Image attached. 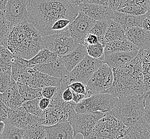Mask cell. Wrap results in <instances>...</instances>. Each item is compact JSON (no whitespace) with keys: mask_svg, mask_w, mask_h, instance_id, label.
Masks as SVG:
<instances>
[{"mask_svg":"<svg viewBox=\"0 0 150 139\" xmlns=\"http://www.w3.org/2000/svg\"><path fill=\"white\" fill-rule=\"evenodd\" d=\"M138 52V51L115 52L104 55V62L112 69L117 68L132 61Z\"/></svg>","mask_w":150,"mask_h":139,"instance_id":"22","label":"cell"},{"mask_svg":"<svg viewBox=\"0 0 150 139\" xmlns=\"http://www.w3.org/2000/svg\"><path fill=\"white\" fill-rule=\"evenodd\" d=\"M144 49H141L133 60L117 68L112 69L113 82L105 93L113 94L118 98L146 92L142 71Z\"/></svg>","mask_w":150,"mask_h":139,"instance_id":"2","label":"cell"},{"mask_svg":"<svg viewBox=\"0 0 150 139\" xmlns=\"http://www.w3.org/2000/svg\"><path fill=\"white\" fill-rule=\"evenodd\" d=\"M17 84L19 93L25 101L42 97V88H34L25 84Z\"/></svg>","mask_w":150,"mask_h":139,"instance_id":"33","label":"cell"},{"mask_svg":"<svg viewBox=\"0 0 150 139\" xmlns=\"http://www.w3.org/2000/svg\"><path fill=\"white\" fill-rule=\"evenodd\" d=\"M98 43H101L104 46V47L105 48V46H106V43H107L106 39H105V36H98Z\"/></svg>","mask_w":150,"mask_h":139,"instance_id":"49","label":"cell"},{"mask_svg":"<svg viewBox=\"0 0 150 139\" xmlns=\"http://www.w3.org/2000/svg\"><path fill=\"white\" fill-rule=\"evenodd\" d=\"M42 36L30 23L23 21L12 27L6 46L15 56L28 60L42 49Z\"/></svg>","mask_w":150,"mask_h":139,"instance_id":"3","label":"cell"},{"mask_svg":"<svg viewBox=\"0 0 150 139\" xmlns=\"http://www.w3.org/2000/svg\"><path fill=\"white\" fill-rule=\"evenodd\" d=\"M145 105V93L121 97L114 108L106 113L114 116L126 126H130L140 121Z\"/></svg>","mask_w":150,"mask_h":139,"instance_id":"4","label":"cell"},{"mask_svg":"<svg viewBox=\"0 0 150 139\" xmlns=\"http://www.w3.org/2000/svg\"><path fill=\"white\" fill-rule=\"evenodd\" d=\"M88 55L87 47L79 43L72 52L61 58L67 70L71 72Z\"/></svg>","mask_w":150,"mask_h":139,"instance_id":"23","label":"cell"},{"mask_svg":"<svg viewBox=\"0 0 150 139\" xmlns=\"http://www.w3.org/2000/svg\"><path fill=\"white\" fill-rule=\"evenodd\" d=\"M69 87L71 88L74 92L86 95L87 97L88 95L87 85H84L82 82H73L69 85Z\"/></svg>","mask_w":150,"mask_h":139,"instance_id":"41","label":"cell"},{"mask_svg":"<svg viewBox=\"0 0 150 139\" xmlns=\"http://www.w3.org/2000/svg\"><path fill=\"white\" fill-rule=\"evenodd\" d=\"M12 25L5 10L0 11V44L5 45Z\"/></svg>","mask_w":150,"mask_h":139,"instance_id":"30","label":"cell"},{"mask_svg":"<svg viewBox=\"0 0 150 139\" xmlns=\"http://www.w3.org/2000/svg\"><path fill=\"white\" fill-rule=\"evenodd\" d=\"M113 19L96 21L90 30V33L95 34L98 36H105L106 31Z\"/></svg>","mask_w":150,"mask_h":139,"instance_id":"36","label":"cell"},{"mask_svg":"<svg viewBox=\"0 0 150 139\" xmlns=\"http://www.w3.org/2000/svg\"><path fill=\"white\" fill-rule=\"evenodd\" d=\"M10 109L4 102L3 94L0 93V121H6Z\"/></svg>","mask_w":150,"mask_h":139,"instance_id":"40","label":"cell"},{"mask_svg":"<svg viewBox=\"0 0 150 139\" xmlns=\"http://www.w3.org/2000/svg\"><path fill=\"white\" fill-rule=\"evenodd\" d=\"M106 42H112L116 40L126 39L125 30L120 23L113 20L105 35Z\"/></svg>","mask_w":150,"mask_h":139,"instance_id":"26","label":"cell"},{"mask_svg":"<svg viewBox=\"0 0 150 139\" xmlns=\"http://www.w3.org/2000/svg\"><path fill=\"white\" fill-rule=\"evenodd\" d=\"M72 21L66 18H60L57 19L51 27V33H52L54 32L60 31L66 29V28L69 27Z\"/></svg>","mask_w":150,"mask_h":139,"instance_id":"39","label":"cell"},{"mask_svg":"<svg viewBox=\"0 0 150 139\" xmlns=\"http://www.w3.org/2000/svg\"><path fill=\"white\" fill-rule=\"evenodd\" d=\"M11 79V71L0 72V93L5 91L9 87Z\"/></svg>","mask_w":150,"mask_h":139,"instance_id":"38","label":"cell"},{"mask_svg":"<svg viewBox=\"0 0 150 139\" xmlns=\"http://www.w3.org/2000/svg\"><path fill=\"white\" fill-rule=\"evenodd\" d=\"M83 3H91L100 6H109V0H84Z\"/></svg>","mask_w":150,"mask_h":139,"instance_id":"46","label":"cell"},{"mask_svg":"<svg viewBox=\"0 0 150 139\" xmlns=\"http://www.w3.org/2000/svg\"><path fill=\"white\" fill-rule=\"evenodd\" d=\"M69 2L75 6H78L80 4L83 3L84 0H68Z\"/></svg>","mask_w":150,"mask_h":139,"instance_id":"50","label":"cell"},{"mask_svg":"<svg viewBox=\"0 0 150 139\" xmlns=\"http://www.w3.org/2000/svg\"><path fill=\"white\" fill-rule=\"evenodd\" d=\"M27 21L42 36L52 33L51 28L60 18L73 21L78 15V6L68 0H27Z\"/></svg>","mask_w":150,"mask_h":139,"instance_id":"1","label":"cell"},{"mask_svg":"<svg viewBox=\"0 0 150 139\" xmlns=\"http://www.w3.org/2000/svg\"><path fill=\"white\" fill-rule=\"evenodd\" d=\"M24 129L16 127L13 125L5 123L2 139H24Z\"/></svg>","mask_w":150,"mask_h":139,"instance_id":"35","label":"cell"},{"mask_svg":"<svg viewBox=\"0 0 150 139\" xmlns=\"http://www.w3.org/2000/svg\"><path fill=\"white\" fill-rule=\"evenodd\" d=\"M98 43V36L95 34L92 33H88L84 39L83 45L87 46L89 45H93Z\"/></svg>","mask_w":150,"mask_h":139,"instance_id":"43","label":"cell"},{"mask_svg":"<svg viewBox=\"0 0 150 139\" xmlns=\"http://www.w3.org/2000/svg\"><path fill=\"white\" fill-rule=\"evenodd\" d=\"M127 126L114 116L105 115L97 122L87 139H125Z\"/></svg>","mask_w":150,"mask_h":139,"instance_id":"5","label":"cell"},{"mask_svg":"<svg viewBox=\"0 0 150 139\" xmlns=\"http://www.w3.org/2000/svg\"><path fill=\"white\" fill-rule=\"evenodd\" d=\"M118 99L115 95L108 93L93 94L80 103H75L74 109L78 113L100 111L106 113L114 108Z\"/></svg>","mask_w":150,"mask_h":139,"instance_id":"7","label":"cell"},{"mask_svg":"<svg viewBox=\"0 0 150 139\" xmlns=\"http://www.w3.org/2000/svg\"><path fill=\"white\" fill-rule=\"evenodd\" d=\"M86 47L88 54L89 56L104 61V47L101 43H98L95 45H87Z\"/></svg>","mask_w":150,"mask_h":139,"instance_id":"37","label":"cell"},{"mask_svg":"<svg viewBox=\"0 0 150 139\" xmlns=\"http://www.w3.org/2000/svg\"><path fill=\"white\" fill-rule=\"evenodd\" d=\"M27 0H8L5 10L12 26L23 21H27Z\"/></svg>","mask_w":150,"mask_h":139,"instance_id":"14","label":"cell"},{"mask_svg":"<svg viewBox=\"0 0 150 139\" xmlns=\"http://www.w3.org/2000/svg\"><path fill=\"white\" fill-rule=\"evenodd\" d=\"M74 104L73 101L71 102L64 101L57 106H49L47 109L44 110L45 118L43 125L50 126L61 121L69 120L71 112L74 110Z\"/></svg>","mask_w":150,"mask_h":139,"instance_id":"11","label":"cell"},{"mask_svg":"<svg viewBox=\"0 0 150 139\" xmlns=\"http://www.w3.org/2000/svg\"><path fill=\"white\" fill-rule=\"evenodd\" d=\"M73 91L71 88L68 87L64 91L62 94V98L66 102H71L73 100Z\"/></svg>","mask_w":150,"mask_h":139,"instance_id":"44","label":"cell"},{"mask_svg":"<svg viewBox=\"0 0 150 139\" xmlns=\"http://www.w3.org/2000/svg\"><path fill=\"white\" fill-rule=\"evenodd\" d=\"M65 79L58 78L50 76L47 73L40 72L34 67L32 79L28 86L34 88H43L48 86L58 87Z\"/></svg>","mask_w":150,"mask_h":139,"instance_id":"21","label":"cell"},{"mask_svg":"<svg viewBox=\"0 0 150 139\" xmlns=\"http://www.w3.org/2000/svg\"><path fill=\"white\" fill-rule=\"evenodd\" d=\"M79 12H83L95 21L112 19L114 10L110 6L82 3L78 6Z\"/></svg>","mask_w":150,"mask_h":139,"instance_id":"16","label":"cell"},{"mask_svg":"<svg viewBox=\"0 0 150 139\" xmlns=\"http://www.w3.org/2000/svg\"><path fill=\"white\" fill-rule=\"evenodd\" d=\"M146 17L150 21V3L149 4V6H148V10L147 11L146 13Z\"/></svg>","mask_w":150,"mask_h":139,"instance_id":"54","label":"cell"},{"mask_svg":"<svg viewBox=\"0 0 150 139\" xmlns=\"http://www.w3.org/2000/svg\"><path fill=\"white\" fill-rule=\"evenodd\" d=\"M127 39L138 47L139 49L150 48V31L143 27H130L125 30Z\"/></svg>","mask_w":150,"mask_h":139,"instance_id":"18","label":"cell"},{"mask_svg":"<svg viewBox=\"0 0 150 139\" xmlns=\"http://www.w3.org/2000/svg\"><path fill=\"white\" fill-rule=\"evenodd\" d=\"M79 44L71 35L68 27L64 30L42 36V49H48L51 52H56L59 57L69 54Z\"/></svg>","mask_w":150,"mask_h":139,"instance_id":"6","label":"cell"},{"mask_svg":"<svg viewBox=\"0 0 150 139\" xmlns=\"http://www.w3.org/2000/svg\"><path fill=\"white\" fill-rule=\"evenodd\" d=\"M145 18V14L143 15H132L114 10L112 19L120 23L126 30L129 28L135 26L143 27V23Z\"/></svg>","mask_w":150,"mask_h":139,"instance_id":"24","label":"cell"},{"mask_svg":"<svg viewBox=\"0 0 150 139\" xmlns=\"http://www.w3.org/2000/svg\"><path fill=\"white\" fill-rule=\"evenodd\" d=\"M44 126L47 139H74V130L69 121L63 120L50 126Z\"/></svg>","mask_w":150,"mask_h":139,"instance_id":"17","label":"cell"},{"mask_svg":"<svg viewBox=\"0 0 150 139\" xmlns=\"http://www.w3.org/2000/svg\"><path fill=\"white\" fill-rule=\"evenodd\" d=\"M149 0H109V6L113 10L132 15L146 14Z\"/></svg>","mask_w":150,"mask_h":139,"instance_id":"13","label":"cell"},{"mask_svg":"<svg viewBox=\"0 0 150 139\" xmlns=\"http://www.w3.org/2000/svg\"><path fill=\"white\" fill-rule=\"evenodd\" d=\"M50 101H51V100L48 99V98L44 97H41L39 101V106L40 109L42 110H45V109H47L50 105Z\"/></svg>","mask_w":150,"mask_h":139,"instance_id":"45","label":"cell"},{"mask_svg":"<svg viewBox=\"0 0 150 139\" xmlns=\"http://www.w3.org/2000/svg\"><path fill=\"white\" fill-rule=\"evenodd\" d=\"M145 96L146 99V103H150V90L145 93Z\"/></svg>","mask_w":150,"mask_h":139,"instance_id":"53","label":"cell"},{"mask_svg":"<svg viewBox=\"0 0 150 139\" xmlns=\"http://www.w3.org/2000/svg\"><path fill=\"white\" fill-rule=\"evenodd\" d=\"M149 1H150V0H149Z\"/></svg>","mask_w":150,"mask_h":139,"instance_id":"55","label":"cell"},{"mask_svg":"<svg viewBox=\"0 0 150 139\" xmlns=\"http://www.w3.org/2000/svg\"><path fill=\"white\" fill-rule=\"evenodd\" d=\"M58 57L57 52H52L48 49H42L40 50L33 58L28 61L32 65L40 64L49 63L55 60Z\"/></svg>","mask_w":150,"mask_h":139,"instance_id":"27","label":"cell"},{"mask_svg":"<svg viewBox=\"0 0 150 139\" xmlns=\"http://www.w3.org/2000/svg\"><path fill=\"white\" fill-rule=\"evenodd\" d=\"M47 139V133L43 125L36 122L24 128V139Z\"/></svg>","mask_w":150,"mask_h":139,"instance_id":"28","label":"cell"},{"mask_svg":"<svg viewBox=\"0 0 150 139\" xmlns=\"http://www.w3.org/2000/svg\"><path fill=\"white\" fill-rule=\"evenodd\" d=\"M142 71L146 91L150 90V48L144 49Z\"/></svg>","mask_w":150,"mask_h":139,"instance_id":"34","label":"cell"},{"mask_svg":"<svg viewBox=\"0 0 150 139\" xmlns=\"http://www.w3.org/2000/svg\"><path fill=\"white\" fill-rule=\"evenodd\" d=\"M38 122L35 116L32 115L23 106L17 109H10L8 117L5 123L12 124L16 127L24 129Z\"/></svg>","mask_w":150,"mask_h":139,"instance_id":"15","label":"cell"},{"mask_svg":"<svg viewBox=\"0 0 150 139\" xmlns=\"http://www.w3.org/2000/svg\"><path fill=\"white\" fill-rule=\"evenodd\" d=\"M57 91V87L52 86H45L42 88V97L51 99Z\"/></svg>","mask_w":150,"mask_h":139,"instance_id":"42","label":"cell"},{"mask_svg":"<svg viewBox=\"0 0 150 139\" xmlns=\"http://www.w3.org/2000/svg\"><path fill=\"white\" fill-rule=\"evenodd\" d=\"M105 115V113L100 111L78 113L73 110L69 121L74 130V138L80 133L84 139H87L93 130L97 122Z\"/></svg>","mask_w":150,"mask_h":139,"instance_id":"8","label":"cell"},{"mask_svg":"<svg viewBox=\"0 0 150 139\" xmlns=\"http://www.w3.org/2000/svg\"><path fill=\"white\" fill-rule=\"evenodd\" d=\"M135 125L145 139H150V103H146L142 117Z\"/></svg>","mask_w":150,"mask_h":139,"instance_id":"32","label":"cell"},{"mask_svg":"<svg viewBox=\"0 0 150 139\" xmlns=\"http://www.w3.org/2000/svg\"><path fill=\"white\" fill-rule=\"evenodd\" d=\"M95 21L84 13L79 12L76 17L68 27L71 35L79 43L83 45L86 36L89 33Z\"/></svg>","mask_w":150,"mask_h":139,"instance_id":"12","label":"cell"},{"mask_svg":"<svg viewBox=\"0 0 150 139\" xmlns=\"http://www.w3.org/2000/svg\"><path fill=\"white\" fill-rule=\"evenodd\" d=\"M139 50V48L138 47L126 38L106 43L104 48V55L115 52H128Z\"/></svg>","mask_w":150,"mask_h":139,"instance_id":"25","label":"cell"},{"mask_svg":"<svg viewBox=\"0 0 150 139\" xmlns=\"http://www.w3.org/2000/svg\"><path fill=\"white\" fill-rule=\"evenodd\" d=\"M34 67L40 72L47 73L56 78L62 79L69 78V72L64 66L62 58L59 56L50 63L37 64Z\"/></svg>","mask_w":150,"mask_h":139,"instance_id":"19","label":"cell"},{"mask_svg":"<svg viewBox=\"0 0 150 139\" xmlns=\"http://www.w3.org/2000/svg\"><path fill=\"white\" fill-rule=\"evenodd\" d=\"M8 1V0H0V11L5 10Z\"/></svg>","mask_w":150,"mask_h":139,"instance_id":"51","label":"cell"},{"mask_svg":"<svg viewBox=\"0 0 150 139\" xmlns=\"http://www.w3.org/2000/svg\"><path fill=\"white\" fill-rule=\"evenodd\" d=\"M5 127V123L4 121H0V137L2 138V133H3L4 128Z\"/></svg>","mask_w":150,"mask_h":139,"instance_id":"52","label":"cell"},{"mask_svg":"<svg viewBox=\"0 0 150 139\" xmlns=\"http://www.w3.org/2000/svg\"><path fill=\"white\" fill-rule=\"evenodd\" d=\"M112 69L104 63L93 73L87 84L88 95L105 93L111 87L113 82Z\"/></svg>","mask_w":150,"mask_h":139,"instance_id":"9","label":"cell"},{"mask_svg":"<svg viewBox=\"0 0 150 139\" xmlns=\"http://www.w3.org/2000/svg\"><path fill=\"white\" fill-rule=\"evenodd\" d=\"M14 55L6 46L0 44V72L11 71Z\"/></svg>","mask_w":150,"mask_h":139,"instance_id":"31","label":"cell"},{"mask_svg":"<svg viewBox=\"0 0 150 139\" xmlns=\"http://www.w3.org/2000/svg\"><path fill=\"white\" fill-rule=\"evenodd\" d=\"M104 63L102 60L91 57L88 55L69 72L70 84L73 82H79L87 85L93 73Z\"/></svg>","mask_w":150,"mask_h":139,"instance_id":"10","label":"cell"},{"mask_svg":"<svg viewBox=\"0 0 150 139\" xmlns=\"http://www.w3.org/2000/svg\"><path fill=\"white\" fill-rule=\"evenodd\" d=\"M2 94L5 103L10 109H17L25 102L19 93L17 83L13 79H11L9 87Z\"/></svg>","mask_w":150,"mask_h":139,"instance_id":"20","label":"cell"},{"mask_svg":"<svg viewBox=\"0 0 150 139\" xmlns=\"http://www.w3.org/2000/svg\"><path fill=\"white\" fill-rule=\"evenodd\" d=\"M41 97H39L25 101L23 106L30 113L36 117L39 123L43 125L45 116L44 110H42L40 108L39 101Z\"/></svg>","mask_w":150,"mask_h":139,"instance_id":"29","label":"cell"},{"mask_svg":"<svg viewBox=\"0 0 150 139\" xmlns=\"http://www.w3.org/2000/svg\"><path fill=\"white\" fill-rule=\"evenodd\" d=\"M86 97V95L78 93H76V92H74L73 91V100H72V101L74 103H80V102H81Z\"/></svg>","mask_w":150,"mask_h":139,"instance_id":"47","label":"cell"},{"mask_svg":"<svg viewBox=\"0 0 150 139\" xmlns=\"http://www.w3.org/2000/svg\"><path fill=\"white\" fill-rule=\"evenodd\" d=\"M143 28L150 31V21L146 17L144 19L143 23Z\"/></svg>","mask_w":150,"mask_h":139,"instance_id":"48","label":"cell"}]
</instances>
